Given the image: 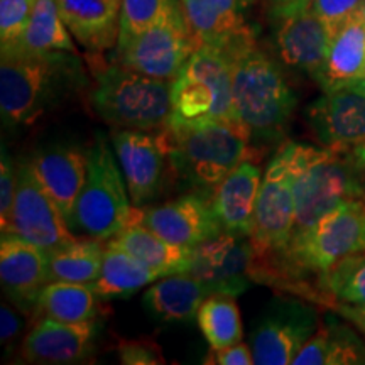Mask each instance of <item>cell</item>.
Instances as JSON below:
<instances>
[{"label":"cell","instance_id":"cell-34","mask_svg":"<svg viewBox=\"0 0 365 365\" xmlns=\"http://www.w3.org/2000/svg\"><path fill=\"white\" fill-rule=\"evenodd\" d=\"M36 0H0V44H17L26 33Z\"/></svg>","mask_w":365,"mask_h":365},{"label":"cell","instance_id":"cell-20","mask_svg":"<svg viewBox=\"0 0 365 365\" xmlns=\"http://www.w3.org/2000/svg\"><path fill=\"white\" fill-rule=\"evenodd\" d=\"M274 22V43L281 61L317 80L325 66L331 43L327 26L314 16L312 9Z\"/></svg>","mask_w":365,"mask_h":365},{"label":"cell","instance_id":"cell-36","mask_svg":"<svg viewBox=\"0 0 365 365\" xmlns=\"http://www.w3.org/2000/svg\"><path fill=\"white\" fill-rule=\"evenodd\" d=\"M118 362L124 365H156L164 364L161 346L153 336L120 339L117 341Z\"/></svg>","mask_w":365,"mask_h":365},{"label":"cell","instance_id":"cell-6","mask_svg":"<svg viewBox=\"0 0 365 365\" xmlns=\"http://www.w3.org/2000/svg\"><path fill=\"white\" fill-rule=\"evenodd\" d=\"M86 154V180L73 210L70 227L90 239L107 242L129 225L134 207L108 140L97 134Z\"/></svg>","mask_w":365,"mask_h":365},{"label":"cell","instance_id":"cell-5","mask_svg":"<svg viewBox=\"0 0 365 365\" xmlns=\"http://www.w3.org/2000/svg\"><path fill=\"white\" fill-rule=\"evenodd\" d=\"M291 156L296 200L293 237L339 205L365 200V182L346 154L291 143Z\"/></svg>","mask_w":365,"mask_h":365},{"label":"cell","instance_id":"cell-21","mask_svg":"<svg viewBox=\"0 0 365 365\" xmlns=\"http://www.w3.org/2000/svg\"><path fill=\"white\" fill-rule=\"evenodd\" d=\"M73 38L91 56L117 46L122 0H58Z\"/></svg>","mask_w":365,"mask_h":365},{"label":"cell","instance_id":"cell-30","mask_svg":"<svg viewBox=\"0 0 365 365\" xmlns=\"http://www.w3.org/2000/svg\"><path fill=\"white\" fill-rule=\"evenodd\" d=\"M105 244L97 239H76L49 254V282L65 281L91 284L102 272Z\"/></svg>","mask_w":365,"mask_h":365},{"label":"cell","instance_id":"cell-37","mask_svg":"<svg viewBox=\"0 0 365 365\" xmlns=\"http://www.w3.org/2000/svg\"><path fill=\"white\" fill-rule=\"evenodd\" d=\"M17 190V168L2 148V163H0V228H6L11 218L14 198Z\"/></svg>","mask_w":365,"mask_h":365},{"label":"cell","instance_id":"cell-44","mask_svg":"<svg viewBox=\"0 0 365 365\" xmlns=\"http://www.w3.org/2000/svg\"><path fill=\"white\" fill-rule=\"evenodd\" d=\"M359 17H360V19H362V21L365 22V0H364V4H362V7H360Z\"/></svg>","mask_w":365,"mask_h":365},{"label":"cell","instance_id":"cell-15","mask_svg":"<svg viewBox=\"0 0 365 365\" xmlns=\"http://www.w3.org/2000/svg\"><path fill=\"white\" fill-rule=\"evenodd\" d=\"M100 331V319L63 323L56 319L38 318L22 340V359L29 364L49 365L88 362L97 349Z\"/></svg>","mask_w":365,"mask_h":365},{"label":"cell","instance_id":"cell-19","mask_svg":"<svg viewBox=\"0 0 365 365\" xmlns=\"http://www.w3.org/2000/svg\"><path fill=\"white\" fill-rule=\"evenodd\" d=\"M29 163L43 188L61 210L68 225H71L73 210L86 180V150L76 144L48 145L39 149Z\"/></svg>","mask_w":365,"mask_h":365},{"label":"cell","instance_id":"cell-38","mask_svg":"<svg viewBox=\"0 0 365 365\" xmlns=\"http://www.w3.org/2000/svg\"><path fill=\"white\" fill-rule=\"evenodd\" d=\"M203 364L210 365H250L254 364V354L252 349L244 341L239 344L225 346V349L213 350L210 349L207 357H205Z\"/></svg>","mask_w":365,"mask_h":365},{"label":"cell","instance_id":"cell-32","mask_svg":"<svg viewBox=\"0 0 365 365\" xmlns=\"http://www.w3.org/2000/svg\"><path fill=\"white\" fill-rule=\"evenodd\" d=\"M323 301L365 307V250L349 255L318 279Z\"/></svg>","mask_w":365,"mask_h":365},{"label":"cell","instance_id":"cell-42","mask_svg":"<svg viewBox=\"0 0 365 365\" xmlns=\"http://www.w3.org/2000/svg\"><path fill=\"white\" fill-rule=\"evenodd\" d=\"M346 158L350 159V163L354 164V168L357 170L360 178H362V181L365 182V144L350 150V153L346 154Z\"/></svg>","mask_w":365,"mask_h":365},{"label":"cell","instance_id":"cell-2","mask_svg":"<svg viewBox=\"0 0 365 365\" xmlns=\"http://www.w3.org/2000/svg\"><path fill=\"white\" fill-rule=\"evenodd\" d=\"M171 170L185 188L212 196L217 186L244 161H261L244 125L223 120L168 122Z\"/></svg>","mask_w":365,"mask_h":365},{"label":"cell","instance_id":"cell-41","mask_svg":"<svg viewBox=\"0 0 365 365\" xmlns=\"http://www.w3.org/2000/svg\"><path fill=\"white\" fill-rule=\"evenodd\" d=\"M330 308L340 314L345 322L352 323L357 330L365 336V307H354L345 303H330Z\"/></svg>","mask_w":365,"mask_h":365},{"label":"cell","instance_id":"cell-46","mask_svg":"<svg viewBox=\"0 0 365 365\" xmlns=\"http://www.w3.org/2000/svg\"><path fill=\"white\" fill-rule=\"evenodd\" d=\"M364 250H365V232H364Z\"/></svg>","mask_w":365,"mask_h":365},{"label":"cell","instance_id":"cell-45","mask_svg":"<svg viewBox=\"0 0 365 365\" xmlns=\"http://www.w3.org/2000/svg\"><path fill=\"white\" fill-rule=\"evenodd\" d=\"M255 2H257V0H242V4H244V6L247 7V9H249L250 6H254Z\"/></svg>","mask_w":365,"mask_h":365},{"label":"cell","instance_id":"cell-10","mask_svg":"<svg viewBox=\"0 0 365 365\" xmlns=\"http://www.w3.org/2000/svg\"><path fill=\"white\" fill-rule=\"evenodd\" d=\"M319 312L308 301L294 296H274L259 313L250 349L254 364H293L307 341L319 328Z\"/></svg>","mask_w":365,"mask_h":365},{"label":"cell","instance_id":"cell-17","mask_svg":"<svg viewBox=\"0 0 365 365\" xmlns=\"http://www.w3.org/2000/svg\"><path fill=\"white\" fill-rule=\"evenodd\" d=\"M0 281L14 307L34 314L39 296L49 282V254L21 237L2 234Z\"/></svg>","mask_w":365,"mask_h":365},{"label":"cell","instance_id":"cell-35","mask_svg":"<svg viewBox=\"0 0 365 365\" xmlns=\"http://www.w3.org/2000/svg\"><path fill=\"white\" fill-rule=\"evenodd\" d=\"M362 4L364 0H313L312 12L327 26L333 38L346 22L359 16Z\"/></svg>","mask_w":365,"mask_h":365},{"label":"cell","instance_id":"cell-31","mask_svg":"<svg viewBox=\"0 0 365 365\" xmlns=\"http://www.w3.org/2000/svg\"><path fill=\"white\" fill-rule=\"evenodd\" d=\"M196 323L213 350L235 345L244 339V327L234 296L210 294L198 309Z\"/></svg>","mask_w":365,"mask_h":365},{"label":"cell","instance_id":"cell-23","mask_svg":"<svg viewBox=\"0 0 365 365\" xmlns=\"http://www.w3.org/2000/svg\"><path fill=\"white\" fill-rule=\"evenodd\" d=\"M208 296V291L196 277L190 272H180L154 282L143 296V307L158 323H191Z\"/></svg>","mask_w":365,"mask_h":365},{"label":"cell","instance_id":"cell-43","mask_svg":"<svg viewBox=\"0 0 365 365\" xmlns=\"http://www.w3.org/2000/svg\"><path fill=\"white\" fill-rule=\"evenodd\" d=\"M344 88L350 90V91H355V93H360V95H364V97H365V73H364V75L357 76L355 80L349 81V83H346ZM344 88H341V90H344Z\"/></svg>","mask_w":365,"mask_h":365},{"label":"cell","instance_id":"cell-14","mask_svg":"<svg viewBox=\"0 0 365 365\" xmlns=\"http://www.w3.org/2000/svg\"><path fill=\"white\" fill-rule=\"evenodd\" d=\"M130 223H143L164 240L193 249L223 232L212 196L190 193L158 207L132 208Z\"/></svg>","mask_w":365,"mask_h":365},{"label":"cell","instance_id":"cell-26","mask_svg":"<svg viewBox=\"0 0 365 365\" xmlns=\"http://www.w3.org/2000/svg\"><path fill=\"white\" fill-rule=\"evenodd\" d=\"M105 244L135 255L137 259L149 264L150 267L159 269L166 276L190 271L191 249L164 240L143 223H129Z\"/></svg>","mask_w":365,"mask_h":365},{"label":"cell","instance_id":"cell-27","mask_svg":"<svg viewBox=\"0 0 365 365\" xmlns=\"http://www.w3.org/2000/svg\"><path fill=\"white\" fill-rule=\"evenodd\" d=\"M166 276L156 267H150L125 250L105 244L102 272L91 287L100 299H124L135 294L144 286Z\"/></svg>","mask_w":365,"mask_h":365},{"label":"cell","instance_id":"cell-25","mask_svg":"<svg viewBox=\"0 0 365 365\" xmlns=\"http://www.w3.org/2000/svg\"><path fill=\"white\" fill-rule=\"evenodd\" d=\"M365 73V22L354 17L331 38L328 56L317 83L323 91L341 90Z\"/></svg>","mask_w":365,"mask_h":365},{"label":"cell","instance_id":"cell-12","mask_svg":"<svg viewBox=\"0 0 365 365\" xmlns=\"http://www.w3.org/2000/svg\"><path fill=\"white\" fill-rule=\"evenodd\" d=\"M112 148L120 164L132 207L143 208L159 195L164 175L171 168L170 130L113 129Z\"/></svg>","mask_w":365,"mask_h":365},{"label":"cell","instance_id":"cell-4","mask_svg":"<svg viewBox=\"0 0 365 365\" xmlns=\"http://www.w3.org/2000/svg\"><path fill=\"white\" fill-rule=\"evenodd\" d=\"M90 100L112 129L161 130L173 113V80L153 78L118 65L93 68Z\"/></svg>","mask_w":365,"mask_h":365},{"label":"cell","instance_id":"cell-33","mask_svg":"<svg viewBox=\"0 0 365 365\" xmlns=\"http://www.w3.org/2000/svg\"><path fill=\"white\" fill-rule=\"evenodd\" d=\"M180 2L181 0H122L115 49L125 46Z\"/></svg>","mask_w":365,"mask_h":365},{"label":"cell","instance_id":"cell-22","mask_svg":"<svg viewBox=\"0 0 365 365\" xmlns=\"http://www.w3.org/2000/svg\"><path fill=\"white\" fill-rule=\"evenodd\" d=\"M259 161H244L223 180L212 195V205L225 232L250 235L261 188L262 171Z\"/></svg>","mask_w":365,"mask_h":365},{"label":"cell","instance_id":"cell-7","mask_svg":"<svg viewBox=\"0 0 365 365\" xmlns=\"http://www.w3.org/2000/svg\"><path fill=\"white\" fill-rule=\"evenodd\" d=\"M170 120H223L240 124L234 110L232 58L227 53L213 46H198L180 76L173 80Z\"/></svg>","mask_w":365,"mask_h":365},{"label":"cell","instance_id":"cell-16","mask_svg":"<svg viewBox=\"0 0 365 365\" xmlns=\"http://www.w3.org/2000/svg\"><path fill=\"white\" fill-rule=\"evenodd\" d=\"M308 125L319 145L349 154L365 144V97L350 90L325 91L307 110Z\"/></svg>","mask_w":365,"mask_h":365},{"label":"cell","instance_id":"cell-39","mask_svg":"<svg viewBox=\"0 0 365 365\" xmlns=\"http://www.w3.org/2000/svg\"><path fill=\"white\" fill-rule=\"evenodd\" d=\"M22 330V322L16 309L4 303L0 307V341L4 346H12Z\"/></svg>","mask_w":365,"mask_h":365},{"label":"cell","instance_id":"cell-9","mask_svg":"<svg viewBox=\"0 0 365 365\" xmlns=\"http://www.w3.org/2000/svg\"><path fill=\"white\" fill-rule=\"evenodd\" d=\"M198 46L180 2L158 22L115 49V63L153 78L176 80Z\"/></svg>","mask_w":365,"mask_h":365},{"label":"cell","instance_id":"cell-18","mask_svg":"<svg viewBox=\"0 0 365 365\" xmlns=\"http://www.w3.org/2000/svg\"><path fill=\"white\" fill-rule=\"evenodd\" d=\"M186 19L200 44L234 56L255 43V31L245 19L242 0H181Z\"/></svg>","mask_w":365,"mask_h":365},{"label":"cell","instance_id":"cell-13","mask_svg":"<svg viewBox=\"0 0 365 365\" xmlns=\"http://www.w3.org/2000/svg\"><path fill=\"white\" fill-rule=\"evenodd\" d=\"M257 262L250 235L235 232L220 234L191 249L190 274L208 294H244L254 284L252 272Z\"/></svg>","mask_w":365,"mask_h":365},{"label":"cell","instance_id":"cell-28","mask_svg":"<svg viewBox=\"0 0 365 365\" xmlns=\"http://www.w3.org/2000/svg\"><path fill=\"white\" fill-rule=\"evenodd\" d=\"M91 284L51 281L46 284L38 299L34 317L56 319L63 323H80L100 319L103 312Z\"/></svg>","mask_w":365,"mask_h":365},{"label":"cell","instance_id":"cell-1","mask_svg":"<svg viewBox=\"0 0 365 365\" xmlns=\"http://www.w3.org/2000/svg\"><path fill=\"white\" fill-rule=\"evenodd\" d=\"M0 53V113L4 125H33L88 86L76 53H33L17 44L2 46Z\"/></svg>","mask_w":365,"mask_h":365},{"label":"cell","instance_id":"cell-3","mask_svg":"<svg viewBox=\"0 0 365 365\" xmlns=\"http://www.w3.org/2000/svg\"><path fill=\"white\" fill-rule=\"evenodd\" d=\"M234 110L252 144L262 149L284 135L298 105L294 90L271 56L252 43L232 56Z\"/></svg>","mask_w":365,"mask_h":365},{"label":"cell","instance_id":"cell-8","mask_svg":"<svg viewBox=\"0 0 365 365\" xmlns=\"http://www.w3.org/2000/svg\"><path fill=\"white\" fill-rule=\"evenodd\" d=\"M296 200L293 188V156L291 143L279 149L264 173L252 220V240L257 262L267 266L281 257L293 239Z\"/></svg>","mask_w":365,"mask_h":365},{"label":"cell","instance_id":"cell-24","mask_svg":"<svg viewBox=\"0 0 365 365\" xmlns=\"http://www.w3.org/2000/svg\"><path fill=\"white\" fill-rule=\"evenodd\" d=\"M341 319L340 314H328L293 365H365L364 339Z\"/></svg>","mask_w":365,"mask_h":365},{"label":"cell","instance_id":"cell-29","mask_svg":"<svg viewBox=\"0 0 365 365\" xmlns=\"http://www.w3.org/2000/svg\"><path fill=\"white\" fill-rule=\"evenodd\" d=\"M17 46L33 53H76L73 34L63 21L58 0H36L29 24Z\"/></svg>","mask_w":365,"mask_h":365},{"label":"cell","instance_id":"cell-40","mask_svg":"<svg viewBox=\"0 0 365 365\" xmlns=\"http://www.w3.org/2000/svg\"><path fill=\"white\" fill-rule=\"evenodd\" d=\"M313 0H269V12L272 21L284 19L312 9Z\"/></svg>","mask_w":365,"mask_h":365},{"label":"cell","instance_id":"cell-11","mask_svg":"<svg viewBox=\"0 0 365 365\" xmlns=\"http://www.w3.org/2000/svg\"><path fill=\"white\" fill-rule=\"evenodd\" d=\"M2 234L21 237L48 254L76 240L61 210L43 188L29 161L17 164V190Z\"/></svg>","mask_w":365,"mask_h":365}]
</instances>
